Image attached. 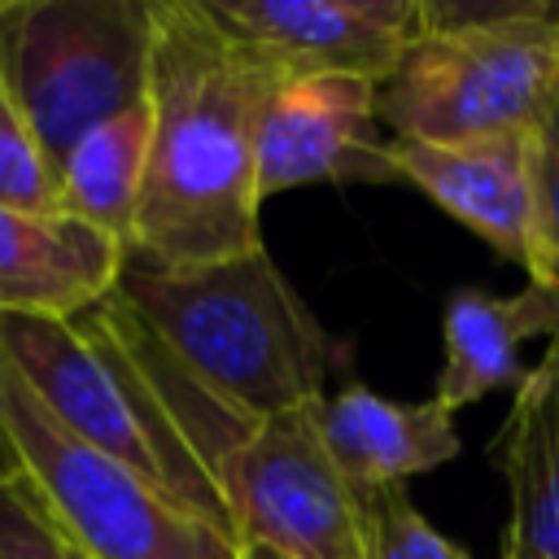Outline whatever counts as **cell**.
Returning a JSON list of instances; mask_svg holds the SVG:
<instances>
[{
    "label": "cell",
    "mask_w": 559,
    "mask_h": 559,
    "mask_svg": "<svg viewBox=\"0 0 559 559\" xmlns=\"http://www.w3.org/2000/svg\"><path fill=\"white\" fill-rule=\"evenodd\" d=\"M362 502L371 528V559H472L437 524H428V515L406 498L402 485L362 493Z\"/></svg>",
    "instance_id": "17"
},
{
    "label": "cell",
    "mask_w": 559,
    "mask_h": 559,
    "mask_svg": "<svg viewBox=\"0 0 559 559\" xmlns=\"http://www.w3.org/2000/svg\"><path fill=\"white\" fill-rule=\"evenodd\" d=\"M502 559H542V555H528V550H520L515 542H507V537H502Z\"/></svg>",
    "instance_id": "22"
},
{
    "label": "cell",
    "mask_w": 559,
    "mask_h": 559,
    "mask_svg": "<svg viewBox=\"0 0 559 559\" xmlns=\"http://www.w3.org/2000/svg\"><path fill=\"white\" fill-rule=\"evenodd\" d=\"M0 205L26 214H66L57 170L4 92H0Z\"/></svg>",
    "instance_id": "16"
},
{
    "label": "cell",
    "mask_w": 559,
    "mask_h": 559,
    "mask_svg": "<svg viewBox=\"0 0 559 559\" xmlns=\"http://www.w3.org/2000/svg\"><path fill=\"white\" fill-rule=\"evenodd\" d=\"M22 472V463H17V454H13V445H9V437H4V428H0V480H9V476H17Z\"/></svg>",
    "instance_id": "20"
},
{
    "label": "cell",
    "mask_w": 559,
    "mask_h": 559,
    "mask_svg": "<svg viewBox=\"0 0 559 559\" xmlns=\"http://www.w3.org/2000/svg\"><path fill=\"white\" fill-rule=\"evenodd\" d=\"M114 293L188 397L236 428L323 402L328 380L349 367V345L314 319L266 249L205 266L127 253Z\"/></svg>",
    "instance_id": "2"
},
{
    "label": "cell",
    "mask_w": 559,
    "mask_h": 559,
    "mask_svg": "<svg viewBox=\"0 0 559 559\" xmlns=\"http://www.w3.org/2000/svg\"><path fill=\"white\" fill-rule=\"evenodd\" d=\"M148 131H153V118L144 100L92 127L57 166L61 210L109 231L114 240L127 245V253H131V227H135V205L144 188V166H148Z\"/></svg>",
    "instance_id": "15"
},
{
    "label": "cell",
    "mask_w": 559,
    "mask_h": 559,
    "mask_svg": "<svg viewBox=\"0 0 559 559\" xmlns=\"http://www.w3.org/2000/svg\"><path fill=\"white\" fill-rule=\"evenodd\" d=\"M314 406L253 424L218 463L236 546L284 559H371L362 493L332 463Z\"/></svg>",
    "instance_id": "7"
},
{
    "label": "cell",
    "mask_w": 559,
    "mask_h": 559,
    "mask_svg": "<svg viewBox=\"0 0 559 559\" xmlns=\"http://www.w3.org/2000/svg\"><path fill=\"white\" fill-rule=\"evenodd\" d=\"M489 454L511 489L502 537L528 555L559 559V336L515 389Z\"/></svg>",
    "instance_id": "14"
},
{
    "label": "cell",
    "mask_w": 559,
    "mask_h": 559,
    "mask_svg": "<svg viewBox=\"0 0 559 559\" xmlns=\"http://www.w3.org/2000/svg\"><path fill=\"white\" fill-rule=\"evenodd\" d=\"M240 559H284L275 550H262V546H240Z\"/></svg>",
    "instance_id": "21"
},
{
    "label": "cell",
    "mask_w": 559,
    "mask_h": 559,
    "mask_svg": "<svg viewBox=\"0 0 559 559\" xmlns=\"http://www.w3.org/2000/svg\"><path fill=\"white\" fill-rule=\"evenodd\" d=\"M533 188H537V214H533L528 284H542L559 297V105L533 135Z\"/></svg>",
    "instance_id": "19"
},
{
    "label": "cell",
    "mask_w": 559,
    "mask_h": 559,
    "mask_svg": "<svg viewBox=\"0 0 559 559\" xmlns=\"http://www.w3.org/2000/svg\"><path fill=\"white\" fill-rule=\"evenodd\" d=\"M533 135H489L463 144L393 140V170L402 183L419 188L437 210L476 231L498 258L533 275Z\"/></svg>",
    "instance_id": "10"
},
{
    "label": "cell",
    "mask_w": 559,
    "mask_h": 559,
    "mask_svg": "<svg viewBox=\"0 0 559 559\" xmlns=\"http://www.w3.org/2000/svg\"><path fill=\"white\" fill-rule=\"evenodd\" d=\"M559 105V4L424 0V35L376 87L393 140L528 135Z\"/></svg>",
    "instance_id": "3"
},
{
    "label": "cell",
    "mask_w": 559,
    "mask_h": 559,
    "mask_svg": "<svg viewBox=\"0 0 559 559\" xmlns=\"http://www.w3.org/2000/svg\"><path fill=\"white\" fill-rule=\"evenodd\" d=\"M153 0H0V92L52 170L100 122L144 105Z\"/></svg>",
    "instance_id": "5"
},
{
    "label": "cell",
    "mask_w": 559,
    "mask_h": 559,
    "mask_svg": "<svg viewBox=\"0 0 559 559\" xmlns=\"http://www.w3.org/2000/svg\"><path fill=\"white\" fill-rule=\"evenodd\" d=\"M0 559H87L22 472L0 480Z\"/></svg>",
    "instance_id": "18"
},
{
    "label": "cell",
    "mask_w": 559,
    "mask_h": 559,
    "mask_svg": "<svg viewBox=\"0 0 559 559\" xmlns=\"http://www.w3.org/2000/svg\"><path fill=\"white\" fill-rule=\"evenodd\" d=\"M127 245L74 214L0 205V314L79 319L118 288Z\"/></svg>",
    "instance_id": "11"
},
{
    "label": "cell",
    "mask_w": 559,
    "mask_h": 559,
    "mask_svg": "<svg viewBox=\"0 0 559 559\" xmlns=\"http://www.w3.org/2000/svg\"><path fill=\"white\" fill-rule=\"evenodd\" d=\"M258 201L306 183H393V153L376 118V83L341 74L284 79L253 135Z\"/></svg>",
    "instance_id": "8"
},
{
    "label": "cell",
    "mask_w": 559,
    "mask_h": 559,
    "mask_svg": "<svg viewBox=\"0 0 559 559\" xmlns=\"http://www.w3.org/2000/svg\"><path fill=\"white\" fill-rule=\"evenodd\" d=\"M284 79L341 74L384 83L424 35V0H201Z\"/></svg>",
    "instance_id": "9"
},
{
    "label": "cell",
    "mask_w": 559,
    "mask_h": 559,
    "mask_svg": "<svg viewBox=\"0 0 559 559\" xmlns=\"http://www.w3.org/2000/svg\"><path fill=\"white\" fill-rule=\"evenodd\" d=\"M319 437L358 493L406 485L459 454L454 415L428 402H393L367 384H345L314 406Z\"/></svg>",
    "instance_id": "12"
},
{
    "label": "cell",
    "mask_w": 559,
    "mask_h": 559,
    "mask_svg": "<svg viewBox=\"0 0 559 559\" xmlns=\"http://www.w3.org/2000/svg\"><path fill=\"white\" fill-rule=\"evenodd\" d=\"M542 336H559V297L542 284H524L507 297L485 288L450 293L441 319L445 358L437 371L432 402L454 415L489 393H515L528 376L520 349Z\"/></svg>",
    "instance_id": "13"
},
{
    "label": "cell",
    "mask_w": 559,
    "mask_h": 559,
    "mask_svg": "<svg viewBox=\"0 0 559 559\" xmlns=\"http://www.w3.org/2000/svg\"><path fill=\"white\" fill-rule=\"evenodd\" d=\"M0 349L61 428L122 463L192 520L231 537L218 480L118 336L105 301L79 319L0 314Z\"/></svg>",
    "instance_id": "4"
},
{
    "label": "cell",
    "mask_w": 559,
    "mask_h": 559,
    "mask_svg": "<svg viewBox=\"0 0 559 559\" xmlns=\"http://www.w3.org/2000/svg\"><path fill=\"white\" fill-rule=\"evenodd\" d=\"M275 83L284 70L223 31L201 0H153V131L131 258L205 266L262 249L253 135Z\"/></svg>",
    "instance_id": "1"
},
{
    "label": "cell",
    "mask_w": 559,
    "mask_h": 559,
    "mask_svg": "<svg viewBox=\"0 0 559 559\" xmlns=\"http://www.w3.org/2000/svg\"><path fill=\"white\" fill-rule=\"evenodd\" d=\"M0 428L22 463V476L87 559H240L231 537L192 520L122 463L61 428L13 371L4 349Z\"/></svg>",
    "instance_id": "6"
}]
</instances>
